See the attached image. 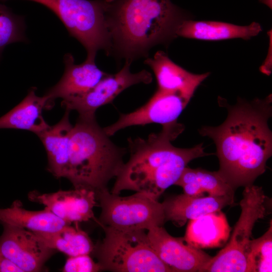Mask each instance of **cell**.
I'll return each instance as SVG.
<instances>
[{"instance_id": "2", "label": "cell", "mask_w": 272, "mask_h": 272, "mask_svg": "<svg viewBox=\"0 0 272 272\" xmlns=\"http://www.w3.org/2000/svg\"><path fill=\"white\" fill-rule=\"evenodd\" d=\"M184 129V125L176 121L146 139H128L129 159L120 169L110 192L119 194L129 190L158 199L175 184L188 163L213 154L206 153L202 144L191 148L174 146L172 142Z\"/></svg>"}, {"instance_id": "5", "label": "cell", "mask_w": 272, "mask_h": 272, "mask_svg": "<svg viewBox=\"0 0 272 272\" xmlns=\"http://www.w3.org/2000/svg\"><path fill=\"white\" fill-rule=\"evenodd\" d=\"M101 227L104 237L94 246L93 251L102 270L172 271L152 248L146 230H119L105 226Z\"/></svg>"}, {"instance_id": "1", "label": "cell", "mask_w": 272, "mask_h": 272, "mask_svg": "<svg viewBox=\"0 0 272 272\" xmlns=\"http://www.w3.org/2000/svg\"><path fill=\"white\" fill-rule=\"evenodd\" d=\"M271 95L249 101L239 98L234 105L219 97L228 116L218 126H203L202 136L215 143L219 161V174L235 190L253 184L266 170L272 155V133L268 125L271 116Z\"/></svg>"}, {"instance_id": "15", "label": "cell", "mask_w": 272, "mask_h": 272, "mask_svg": "<svg viewBox=\"0 0 272 272\" xmlns=\"http://www.w3.org/2000/svg\"><path fill=\"white\" fill-rule=\"evenodd\" d=\"M234 202V197L224 195H193L182 193L166 198L163 202L165 222L182 227L187 221L221 210Z\"/></svg>"}, {"instance_id": "19", "label": "cell", "mask_w": 272, "mask_h": 272, "mask_svg": "<svg viewBox=\"0 0 272 272\" xmlns=\"http://www.w3.org/2000/svg\"><path fill=\"white\" fill-rule=\"evenodd\" d=\"M36 91V87L31 88L18 105L0 117V129L26 130L38 134L49 126L42 113L53 102L45 95L37 96Z\"/></svg>"}, {"instance_id": "16", "label": "cell", "mask_w": 272, "mask_h": 272, "mask_svg": "<svg viewBox=\"0 0 272 272\" xmlns=\"http://www.w3.org/2000/svg\"><path fill=\"white\" fill-rule=\"evenodd\" d=\"M144 63L153 71L157 83V90L180 92L191 96L210 74L191 73L174 62L162 51H157L153 57H147Z\"/></svg>"}, {"instance_id": "8", "label": "cell", "mask_w": 272, "mask_h": 272, "mask_svg": "<svg viewBox=\"0 0 272 272\" xmlns=\"http://www.w3.org/2000/svg\"><path fill=\"white\" fill-rule=\"evenodd\" d=\"M101 212L98 223L119 230H148L166 222L162 203L140 192L121 196L108 189L95 192Z\"/></svg>"}, {"instance_id": "23", "label": "cell", "mask_w": 272, "mask_h": 272, "mask_svg": "<svg viewBox=\"0 0 272 272\" xmlns=\"http://www.w3.org/2000/svg\"><path fill=\"white\" fill-rule=\"evenodd\" d=\"M33 232L48 247L69 256L90 254L95 246L88 234L78 226L67 225L53 232Z\"/></svg>"}, {"instance_id": "13", "label": "cell", "mask_w": 272, "mask_h": 272, "mask_svg": "<svg viewBox=\"0 0 272 272\" xmlns=\"http://www.w3.org/2000/svg\"><path fill=\"white\" fill-rule=\"evenodd\" d=\"M30 200L43 205L55 216L71 224L93 220L97 224L93 209L97 206L95 191L85 188L59 190L52 193L30 192Z\"/></svg>"}, {"instance_id": "4", "label": "cell", "mask_w": 272, "mask_h": 272, "mask_svg": "<svg viewBox=\"0 0 272 272\" xmlns=\"http://www.w3.org/2000/svg\"><path fill=\"white\" fill-rule=\"evenodd\" d=\"M126 152L112 142L95 116H79L71 133L66 178L75 188L95 192L108 189L124 163Z\"/></svg>"}, {"instance_id": "28", "label": "cell", "mask_w": 272, "mask_h": 272, "mask_svg": "<svg viewBox=\"0 0 272 272\" xmlns=\"http://www.w3.org/2000/svg\"><path fill=\"white\" fill-rule=\"evenodd\" d=\"M261 2L264 4H265V5H266L267 6H268V7H270V6L271 7V0H260Z\"/></svg>"}, {"instance_id": "3", "label": "cell", "mask_w": 272, "mask_h": 272, "mask_svg": "<svg viewBox=\"0 0 272 272\" xmlns=\"http://www.w3.org/2000/svg\"><path fill=\"white\" fill-rule=\"evenodd\" d=\"M187 19L170 0H108L111 54L131 62L147 57L153 47L177 37V27Z\"/></svg>"}, {"instance_id": "24", "label": "cell", "mask_w": 272, "mask_h": 272, "mask_svg": "<svg viewBox=\"0 0 272 272\" xmlns=\"http://www.w3.org/2000/svg\"><path fill=\"white\" fill-rule=\"evenodd\" d=\"M247 272L272 271V222L260 237L251 239L247 254Z\"/></svg>"}, {"instance_id": "17", "label": "cell", "mask_w": 272, "mask_h": 272, "mask_svg": "<svg viewBox=\"0 0 272 272\" xmlns=\"http://www.w3.org/2000/svg\"><path fill=\"white\" fill-rule=\"evenodd\" d=\"M262 29L260 24L253 22L246 26L211 21L183 20L176 31L177 37L201 40L217 41L235 38L244 40L258 35Z\"/></svg>"}, {"instance_id": "12", "label": "cell", "mask_w": 272, "mask_h": 272, "mask_svg": "<svg viewBox=\"0 0 272 272\" xmlns=\"http://www.w3.org/2000/svg\"><path fill=\"white\" fill-rule=\"evenodd\" d=\"M147 234L153 250L173 272H199L212 257L185 244L183 237L171 236L163 226L151 228Z\"/></svg>"}, {"instance_id": "21", "label": "cell", "mask_w": 272, "mask_h": 272, "mask_svg": "<svg viewBox=\"0 0 272 272\" xmlns=\"http://www.w3.org/2000/svg\"><path fill=\"white\" fill-rule=\"evenodd\" d=\"M0 223L22 228L32 232H53L71 224L60 219L47 208L30 211L18 200L7 208H0Z\"/></svg>"}, {"instance_id": "6", "label": "cell", "mask_w": 272, "mask_h": 272, "mask_svg": "<svg viewBox=\"0 0 272 272\" xmlns=\"http://www.w3.org/2000/svg\"><path fill=\"white\" fill-rule=\"evenodd\" d=\"M27 1L41 4L53 12L69 34L85 47L87 59L95 61L100 50L110 54L111 39L106 22L108 0Z\"/></svg>"}, {"instance_id": "20", "label": "cell", "mask_w": 272, "mask_h": 272, "mask_svg": "<svg viewBox=\"0 0 272 272\" xmlns=\"http://www.w3.org/2000/svg\"><path fill=\"white\" fill-rule=\"evenodd\" d=\"M231 229L220 210L189 220L183 239L188 245L198 249L220 247L227 241Z\"/></svg>"}, {"instance_id": "9", "label": "cell", "mask_w": 272, "mask_h": 272, "mask_svg": "<svg viewBox=\"0 0 272 272\" xmlns=\"http://www.w3.org/2000/svg\"><path fill=\"white\" fill-rule=\"evenodd\" d=\"M131 63L125 60L122 68L117 73L108 74L94 87L82 94L62 100L61 106L70 111H76L80 116L94 117L99 108L111 102L125 89L135 84H149L152 82V74L145 70L137 73H131Z\"/></svg>"}, {"instance_id": "26", "label": "cell", "mask_w": 272, "mask_h": 272, "mask_svg": "<svg viewBox=\"0 0 272 272\" xmlns=\"http://www.w3.org/2000/svg\"><path fill=\"white\" fill-rule=\"evenodd\" d=\"M64 272H96L101 270L99 264L89 254L69 256L62 269Z\"/></svg>"}, {"instance_id": "18", "label": "cell", "mask_w": 272, "mask_h": 272, "mask_svg": "<svg viewBox=\"0 0 272 272\" xmlns=\"http://www.w3.org/2000/svg\"><path fill=\"white\" fill-rule=\"evenodd\" d=\"M70 110L65 109L62 118L37 134L43 144L48 159V170L57 178L66 177L69 162L70 140L73 125Z\"/></svg>"}, {"instance_id": "10", "label": "cell", "mask_w": 272, "mask_h": 272, "mask_svg": "<svg viewBox=\"0 0 272 272\" xmlns=\"http://www.w3.org/2000/svg\"><path fill=\"white\" fill-rule=\"evenodd\" d=\"M192 97L180 92L157 90L145 104L130 113L120 114L115 123L103 129L110 137L119 130L131 126L151 123L163 126L173 123L177 121Z\"/></svg>"}, {"instance_id": "11", "label": "cell", "mask_w": 272, "mask_h": 272, "mask_svg": "<svg viewBox=\"0 0 272 272\" xmlns=\"http://www.w3.org/2000/svg\"><path fill=\"white\" fill-rule=\"evenodd\" d=\"M0 252L22 272L42 270L46 262L56 252L48 247L33 232L2 224Z\"/></svg>"}, {"instance_id": "14", "label": "cell", "mask_w": 272, "mask_h": 272, "mask_svg": "<svg viewBox=\"0 0 272 272\" xmlns=\"http://www.w3.org/2000/svg\"><path fill=\"white\" fill-rule=\"evenodd\" d=\"M63 62L65 69L62 77L44 94L53 102L57 98L66 100L82 94L108 74L99 69L95 61L86 59L82 63L76 64L71 53L64 55Z\"/></svg>"}, {"instance_id": "25", "label": "cell", "mask_w": 272, "mask_h": 272, "mask_svg": "<svg viewBox=\"0 0 272 272\" xmlns=\"http://www.w3.org/2000/svg\"><path fill=\"white\" fill-rule=\"evenodd\" d=\"M25 29L24 17L14 14L6 6L0 3V59L7 45L27 41Z\"/></svg>"}, {"instance_id": "7", "label": "cell", "mask_w": 272, "mask_h": 272, "mask_svg": "<svg viewBox=\"0 0 272 272\" xmlns=\"http://www.w3.org/2000/svg\"><path fill=\"white\" fill-rule=\"evenodd\" d=\"M266 196L262 187H244L240 216L228 244L199 272H247V254L255 223L266 214Z\"/></svg>"}, {"instance_id": "22", "label": "cell", "mask_w": 272, "mask_h": 272, "mask_svg": "<svg viewBox=\"0 0 272 272\" xmlns=\"http://www.w3.org/2000/svg\"><path fill=\"white\" fill-rule=\"evenodd\" d=\"M174 185L181 186L184 193L193 195L207 192L211 195L234 197L235 191L218 171L187 167Z\"/></svg>"}, {"instance_id": "27", "label": "cell", "mask_w": 272, "mask_h": 272, "mask_svg": "<svg viewBox=\"0 0 272 272\" xmlns=\"http://www.w3.org/2000/svg\"><path fill=\"white\" fill-rule=\"evenodd\" d=\"M0 272H22V271L0 252Z\"/></svg>"}]
</instances>
